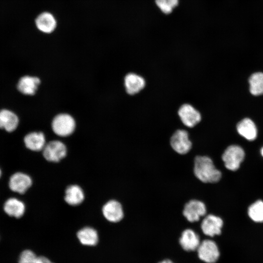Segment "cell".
Returning <instances> with one entry per match:
<instances>
[{"label":"cell","mask_w":263,"mask_h":263,"mask_svg":"<svg viewBox=\"0 0 263 263\" xmlns=\"http://www.w3.org/2000/svg\"><path fill=\"white\" fill-rule=\"evenodd\" d=\"M36 254L32 250L26 249L20 254L19 263H33L37 258Z\"/></svg>","instance_id":"25"},{"label":"cell","mask_w":263,"mask_h":263,"mask_svg":"<svg viewBox=\"0 0 263 263\" xmlns=\"http://www.w3.org/2000/svg\"><path fill=\"white\" fill-rule=\"evenodd\" d=\"M102 212L108 221L113 223L120 221L124 216L122 205L115 200H111L107 202L103 207Z\"/></svg>","instance_id":"11"},{"label":"cell","mask_w":263,"mask_h":263,"mask_svg":"<svg viewBox=\"0 0 263 263\" xmlns=\"http://www.w3.org/2000/svg\"><path fill=\"white\" fill-rule=\"evenodd\" d=\"M35 24L39 31L45 34H50L56 29L57 22L52 13L43 12L37 16L35 19Z\"/></svg>","instance_id":"12"},{"label":"cell","mask_w":263,"mask_h":263,"mask_svg":"<svg viewBox=\"0 0 263 263\" xmlns=\"http://www.w3.org/2000/svg\"><path fill=\"white\" fill-rule=\"evenodd\" d=\"M199 258L207 263H214L220 256V252L216 243L209 239L201 242L197 249Z\"/></svg>","instance_id":"6"},{"label":"cell","mask_w":263,"mask_h":263,"mask_svg":"<svg viewBox=\"0 0 263 263\" xmlns=\"http://www.w3.org/2000/svg\"><path fill=\"white\" fill-rule=\"evenodd\" d=\"M54 132L60 136H67L71 134L75 127V120L70 115L61 113L56 115L52 121Z\"/></svg>","instance_id":"5"},{"label":"cell","mask_w":263,"mask_h":263,"mask_svg":"<svg viewBox=\"0 0 263 263\" xmlns=\"http://www.w3.org/2000/svg\"><path fill=\"white\" fill-rule=\"evenodd\" d=\"M179 242L182 248L187 251L197 250L201 243L198 235L190 228L183 231Z\"/></svg>","instance_id":"13"},{"label":"cell","mask_w":263,"mask_h":263,"mask_svg":"<svg viewBox=\"0 0 263 263\" xmlns=\"http://www.w3.org/2000/svg\"><path fill=\"white\" fill-rule=\"evenodd\" d=\"M245 157V152L240 146L232 145L224 151L222 159L226 169L231 171H236L240 167Z\"/></svg>","instance_id":"2"},{"label":"cell","mask_w":263,"mask_h":263,"mask_svg":"<svg viewBox=\"0 0 263 263\" xmlns=\"http://www.w3.org/2000/svg\"><path fill=\"white\" fill-rule=\"evenodd\" d=\"M155 3L162 13L169 14L178 5L179 0H155Z\"/></svg>","instance_id":"24"},{"label":"cell","mask_w":263,"mask_h":263,"mask_svg":"<svg viewBox=\"0 0 263 263\" xmlns=\"http://www.w3.org/2000/svg\"><path fill=\"white\" fill-rule=\"evenodd\" d=\"M124 84L127 93L130 95H134L144 88L146 81L141 76L131 73L125 76Z\"/></svg>","instance_id":"14"},{"label":"cell","mask_w":263,"mask_h":263,"mask_svg":"<svg viewBox=\"0 0 263 263\" xmlns=\"http://www.w3.org/2000/svg\"><path fill=\"white\" fill-rule=\"evenodd\" d=\"M26 147L34 151H39L45 147V138L41 132H32L27 134L24 138Z\"/></svg>","instance_id":"18"},{"label":"cell","mask_w":263,"mask_h":263,"mask_svg":"<svg viewBox=\"0 0 263 263\" xmlns=\"http://www.w3.org/2000/svg\"><path fill=\"white\" fill-rule=\"evenodd\" d=\"M249 91L255 96L263 94V73L257 72L253 74L248 80Z\"/></svg>","instance_id":"22"},{"label":"cell","mask_w":263,"mask_h":263,"mask_svg":"<svg viewBox=\"0 0 263 263\" xmlns=\"http://www.w3.org/2000/svg\"><path fill=\"white\" fill-rule=\"evenodd\" d=\"M223 224L221 217L210 214L206 216L202 220L201 228L205 235L213 237L221 234Z\"/></svg>","instance_id":"9"},{"label":"cell","mask_w":263,"mask_h":263,"mask_svg":"<svg viewBox=\"0 0 263 263\" xmlns=\"http://www.w3.org/2000/svg\"><path fill=\"white\" fill-rule=\"evenodd\" d=\"M66 152L65 145L57 140L50 141L45 145L43 149L44 157L50 162L59 161L66 156Z\"/></svg>","instance_id":"7"},{"label":"cell","mask_w":263,"mask_h":263,"mask_svg":"<svg viewBox=\"0 0 263 263\" xmlns=\"http://www.w3.org/2000/svg\"><path fill=\"white\" fill-rule=\"evenodd\" d=\"M249 218L256 223H263V201L257 200L248 208Z\"/></svg>","instance_id":"23"},{"label":"cell","mask_w":263,"mask_h":263,"mask_svg":"<svg viewBox=\"0 0 263 263\" xmlns=\"http://www.w3.org/2000/svg\"><path fill=\"white\" fill-rule=\"evenodd\" d=\"M159 263H173V262H172L171 261L169 260H165L159 262Z\"/></svg>","instance_id":"27"},{"label":"cell","mask_w":263,"mask_h":263,"mask_svg":"<svg viewBox=\"0 0 263 263\" xmlns=\"http://www.w3.org/2000/svg\"><path fill=\"white\" fill-rule=\"evenodd\" d=\"M238 133L247 140L253 141L257 136V129L254 122L248 118L240 121L237 125Z\"/></svg>","instance_id":"15"},{"label":"cell","mask_w":263,"mask_h":263,"mask_svg":"<svg viewBox=\"0 0 263 263\" xmlns=\"http://www.w3.org/2000/svg\"><path fill=\"white\" fill-rule=\"evenodd\" d=\"M64 199L69 205L76 206L81 204L84 200V192L80 187L71 185L66 189Z\"/></svg>","instance_id":"20"},{"label":"cell","mask_w":263,"mask_h":263,"mask_svg":"<svg viewBox=\"0 0 263 263\" xmlns=\"http://www.w3.org/2000/svg\"><path fill=\"white\" fill-rule=\"evenodd\" d=\"M39 83L40 80L38 77L26 75L19 80L17 88L24 94L33 95L37 90Z\"/></svg>","instance_id":"16"},{"label":"cell","mask_w":263,"mask_h":263,"mask_svg":"<svg viewBox=\"0 0 263 263\" xmlns=\"http://www.w3.org/2000/svg\"><path fill=\"white\" fill-rule=\"evenodd\" d=\"M3 209L9 216L17 218L21 217L25 211V205L20 200L14 198H9L4 203Z\"/></svg>","instance_id":"19"},{"label":"cell","mask_w":263,"mask_h":263,"mask_svg":"<svg viewBox=\"0 0 263 263\" xmlns=\"http://www.w3.org/2000/svg\"><path fill=\"white\" fill-rule=\"evenodd\" d=\"M1 170H0V176H1Z\"/></svg>","instance_id":"29"},{"label":"cell","mask_w":263,"mask_h":263,"mask_svg":"<svg viewBox=\"0 0 263 263\" xmlns=\"http://www.w3.org/2000/svg\"><path fill=\"white\" fill-rule=\"evenodd\" d=\"M19 122L18 116L13 112L7 109L0 111V128L12 132L17 128Z\"/></svg>","instance_id":"17"},{"label":"cell","mask_w":263,"mask_h":263,"mask_svg":"<svg viewBox=\"0 0 263 263\" xmlns=\"http://www.w3.org/2000/svg\"><path fill=\"white\" fill-rule=\"evenodd\" d=\"M33 263H53L48 258L44 256H37Z\"/></svg>","instance_id":"26"},{"label":"cell","mask_w":263,"mask_h":263,"mask_svg":"<svg viewBox=\"0 0 263 263\" xmlns=\"http://www.w3.org/2000/svg\"><path fill=\"white\" fill-rule=\"evenodd\" d=\"M178 114L183 124L189 128H193L201 120L200 112L189 104H184L180 106Z\"/></svg>","instance_id":"8"},{"label":"cell","mask_w":263,"mask_h":263,"mask_svg":"<svg viewBox=\"0 0 263 263\" xmlns=\"http://www.w3.org/2000/svg\"><path fill=\"white\" fill-rule=\"evenodd\" d=\"M32 183L31 178L28 175L16 172L10 177L9 186L13 191L23 194L31 187Z\"/></svg>","instance_id":"10"},{"label":"cell","mask_w":263,"mask_h":263,"mask_svg":"<svg viewBox=\"0 0 263 263\" xmlns=\"http://www.w3.org/2000/svg\"><path fill=\"white\" fill-rule=\"evenodd\" d=\"M194 176L203 183H216L221 179V171L217 169L212 159L206 155H197L193 160Z\"/></svg>","instance_id":"1"},{"label":"cell","mask_w":263,"mask_h":263,"mask_svg":"<svg viewBox=\"0 0 263 263\" xmlns=\"http://www.w3.org/2000/svg\"><path fill=\"white\" fill-rule=\"evenodd\" d=\"M261 154L262 156L263 157V147L262 148L261 150Z\"/></svg>","instance_id":"28"},{"label":"cell","mask_w":263,"mask_h":263,"mask_svg":"<svg viewBox=\"0 0 263 263\" xmlns=\"http://www.w3.org/2000/svg\"><path fill=\"white\" fill-rule=\"evenodd\" d=\"M207 207L202 201L193 199L185 203L182 215L190 223L198 222L201 217L206 215Z\"/></svg>","instance_id":"3"},{"label":"cell","mask_w":263,"mask_h":263,"mask_svg":"<svg viewBox=\"0 0 263 263\" xmlns=\"http://www.w3.org/2000/svg\"><path fill=\"white\" fill-rule=\"evenodd\" d=\"M169 143L173 151L179 155L187 154L192 147L188 132L182 129H178L173 133L170 138Z\"/></svg>","instance_id":"4"},{"label":"cell","mask_w":263,"mask_h":263,"mask_svg":"<svg viewBox=\"0 0 263 263\" xmlns=\"http://www.w3.org/2000/svg\"><path fill=\"white\" fill-rule=\"evenodd\" d=\"M79 242L83 245L94 246L98 241L96 231L90 227H85L79 230L77 233Z\"/></svg>","instance_id":"21"}]
</instances>
